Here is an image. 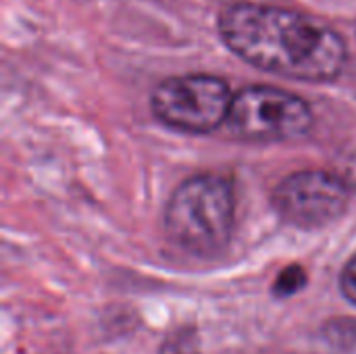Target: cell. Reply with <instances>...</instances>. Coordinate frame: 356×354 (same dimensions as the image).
Wrapping results in <instances>:
<instances>
[{"instance_id":"cell-1","label":"cell","mask_w":356,"mask_h":354,"mask_svg":"<svg viewBox=\"0 0 356 354\" xmlns=\"http://www.w3.org/2000/svg\"><path fill=\"white\" fill-rule=\"evenodd\" d=\"M217 29L223 44L242 61L294 81H334L346 65L340 33L290 8L232 2L221 8Z\"/></svg>"},{"instance_id":"cell-2","label":"cell","mask_w":356,"mask_h":354,"mask_svg":"<svg viewBox=\"0 0 356 354\" xmlns=\"http://www.w3.org/2000/svg\"><path fill=\"white\" fill-rule=\"evenodd\" d=\"M236 196L227 177L198 173L181 182L165 207V232L181 250L213 259L234 236Z\"/></svg>"},{"instance_id":"cell-3","label":"cell","mask_w":356,"mask_h":354,"mask_svg":"<svg viewBox=\"0 0 356 354\" xmlns=\"http://www.w3.org/2000/svg\"><path fill=\"white\" fill-rule=\"evenodd\" d=\"M234 94L221 77L190 73L163 79L150 94L152 115L173 131L211 134L227 123Z\"/></svg>"},{"instance_id":"cell-4","label":"cell","mask_w":356,"mask_h":354,"mask_svg":"<svg viewBox=\"0 0 356 354\" xmlns=\"http://www.w3.org/2000/svg\"><path fill=\"white\" fill-rule=\"evenodd\" d=\"M315 115L298 94L273 86H248L234 94L227 127L244 140L277 142L311 131Z\"/></svg>"},{"instance_id":"cell-5","label":"cell","mask_w":356,"mask_h":354,"mask_svg":"<svg viewBox=\"0 0 356 354\" xmlns=\"http://www.w3.org/2000/svg\"><path fill=\"white\" fill-rule=\"evenodd\" d=\"M353 188L334 171L302 169L284 177L273 190V209L290 225L313 230L336 221L348 209Z\"/></svg>"},{"instance_id":"cell-6","label":"cell","mask_w":356,"mask_h":354,"mask_svg":"<svg viewBox=\"0 0 356 354\" xmlns=\"http://www.w3.org/2000/svg\"><path fill=\"white\" fill-rule=\"evenodd\" d=\"M161 354H200V342L194 328H179L165 338Z\"/></svg>"},{"instance_id":"cell-7","label":"cell","mask_w":356,"mask_h":354,"mask_svg":"<svg viewBox=\"0 0 356 354\" xmlns=\"http://www.w3.org/2000/svg\"><path fill=\"white\" fill-rule=\"evenodd\" d=\"M305 286H307V271L300 265H290L277 275L273 284V294L280 298H288L300 292Z\"/></svg>"},{"instance_id":"cell-8","label":"cell","mask_w":356,"mask_h":354,"mask_svg":"<svg viewBox=\"0 0 356 354\" xmlns=\"http://www.w3.org/2000/svg\"><path fill=\"white\" fill-rule=\"evenodd\" d=\"M340 290L346 300L356 305V252L350 257V261L344 265L340 275Z\"/></svg>"}]
</instances>
